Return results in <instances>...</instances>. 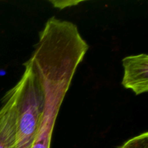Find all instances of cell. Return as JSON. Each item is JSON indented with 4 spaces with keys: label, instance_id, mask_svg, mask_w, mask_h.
I'll list each match as a JSON object with an SVG mask.
<instances>
[{
    "label": "cell",
    "instance_id": "6",
    "mask_svg": "<svg viewBox=\"0 0 148 148\" xmlns=\"http://www.w3.org/2000/svg\"><path fill=\"white\" fill-rule=\"evenodd\" d=\"M50 2L53 4V6L56 8L59 9V10H63V9L66 8V7H72V6H76L78 4H79L82 1H70V0H67V1H50Z\"/></svg>",
    "mask_w": 148,
    "mask_h": 148
},
{
    "label": "cell",
    "instance_id": "2",
    "mask_svg": "<svg viewBox=\"0 0 148 148\" xmlns=\"http://www.w3.org/2000/svg\"><path fill=\"white\" fill-rule=\"evenodd\" d=\"M17 88V132L15 148H31L43 113L44 97L31 64H24V72Z\"/></svg>",
    "mask_w": 148,
    "mask_h": 148
},
{
    "label": "cell",
    "instance_id": "3",
    "mask_svg": "<svg viewBox=\"0 0 148 148\" xmlns=\"http://www.w3.org/2000/svg\"><path fill=\"white\" fill-rule=\"evenodd\" d=\"M124 67L122 84L139 95L148 91V56L146 53L126 56L122 60Z\"/></svg>",
    "mask_w": 148,
    "mask_h": 148
},
{
    "label": "cell",
    "instance_id": "4",
    "mask_svg": "<svg viewBox=\"0 0 148 148\" xmlns=\"http://www.w3.org/2000/svg\"><path fill=\"white\" fill-rule=\"evenodd\" d=\"M16 85L7 91L1 99L0 108V148H15L17 132Z\"/></svg>",
    "mask_w": 148,
    "mask_h": 148
},
{
    "label": "cell",
    "instance_id": "5",
    "mask_svg": "<svg viewBox=\"0 0 148 148\" xmlns=\"http://www.w3.org/2000/svg\"><path fill=\"white\" fill-rule=\"evenodd\" d=\"M119 148H148V133H141L130 139Z\"/></svg>",
    "mask_w": 148,
    "mask_h": 148
},
{
    "label": "cell",
    "instance_id": "1",
    "mask_svg": "<svg viewBox=\"0 0 148 148\" xmlns=\"http://www.w3.org/2000/svg\"><path fill=\"white\" fill-rule=\"evenodd\" d=\"M88 49L77 26L67 20L51 17L39 33L28 61L41 85L44 104L31 148H51L58 114Z\"/></svg>",
    "mask_w": 148,
    "mask_h": 148
}]
</instances>
